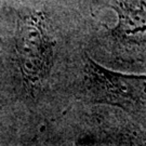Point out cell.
<instances>
[{
    "label": "cell",
    "mask_w": 146,
    "mask_h": 146,
    "mask_svg": "<svg viewBox=\"0 0 146 146\" xmlns=\"http://www.w3.org/2000/svg\"><path fill=\"white\" fill-rule=\"evenodd\" d=\"M84 87L93 102L119 107L146 105V75H130L104 67L86 55Z\"/></svg>",
    "instance_id": "cell-1"
},
{
    "label": "cell",
    "mask_w": 146,
    "mask_h": 146,
    "mask_svg": "<svg viewBox=\"0 0 146 146\" xmlns=\"http://www.w3.org/2000/svg\"><path fill=\"white\" fill-rule=\"evenodd\" d=\"M117 14V23L110 33L125 44L146 42V2L142 0H119L111 7Z\"/></svg>",
    "instance_id": "cell-3"
},
{
    "label": "cell",
    "mask_w": 146,
    "mask_h": 146,
    "mask_svg": "<svg viewBox=\"0 0 146 146\" xmlns=\"http://www.w3.org/2000/svg\"><path fill=\"white\" fill-rule=\"evenodd\" d=\"M54 46L43 12L31 13L23 20L17 36V51L23 75L31 86H39L49 77L55 58Z\"/></svg>",
    "instance_id": "cell-2"
}]
</instances>
